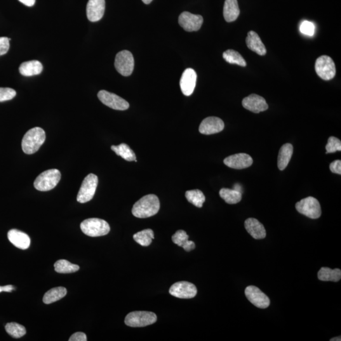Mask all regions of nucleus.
<instances>
[{
	"label": "nucleus",
	"instance_id": "nucleus-37",
	"mask_svg": "<svg viewBox=\"0 0 341 341\" xmlns=\"http://www.w3.org/2000/svg\"><path fill=\"white\" fill-rule=\"evenodd\" d=\"M300 30L302 34L313 36L315 32V25L314 23L309 22V21H304L301 24Z\"/></svg>",
	"mask_w": 341,
	"mask_h": 341
},
{
	"label": "nucleus",
	"instance_id": "nucleus-42",
	"mask_svg": "<svg viewBox=\"0 0 341 341\" xmlns=\"http://www.w3.org/2000/svg\"><path fill=\"white\" fill-rule=\"evenodd\" d=\"M1 291L3 292L10 293L11 291L15 290V287L12 285H7L4 286H1Z\"/></svg>",
	"mask_w": 341,
	"mask_h": 341
},
{
	"label": "nucleus",
	"instance_id": "nucleus-33",
	"mask_svg": "<svg viewBox=\"0 0 341 341\" xmlns=\"http://www.w3.org/2000/svg\"><path fill=\"white\" fill-rule=\"evenodd\" d=\"M54 266H55V271L60 274H70V273L78 271L80 269L79 265L74 264L66 260H58Z\"/></svg>",
	"mask_w": 341,
	"mask_h": 341
},
{
	"label": "nucleus",
	"instance_id": "nucleus-7",
	"mask_svg": "<svg viewBox=\"0 0 341 341\" xmlns=\"http://www.w3.org/2000/svg\"><path fill=\"white\" fill-rule=\"evenodd\" d=\"M98 185V176L94 174H89L85 178L82 183L78 195L77 201L80 203H86L93 199Z\"/></svg>",
	"mask_w": 341,
	"mask_h": 341
},
{
	"label": "nucleus",
	"instance_id": "nucleus-43",
	"mask_svg": "<svg viewBox=\"0 0 341 341\" xmlns=\"http://www.w3.org/2000/svg\"><path fill=\"white\" fill-rule=\"evenodd\" d=\"M234 190H237V191H239V192H240L242 193L241 188L240 186H239V185H235L234 187Z\"/></svg>",
	"mask_w": 341,
	"mask_h": 341
},
{
	"label": "nucleus",
	"instance_id": "nucleus-19",
	"mask_svg": "<svg viewBox=\"0 0 341 341\" xmlns=\"http://www.w3.org/2000/svg\"><path fill=\"white\" fill-rule=\"evenodd\" d=\"M247 232L256 239H262L266 236V230L264 227L255 218H248L244 222Z\"/></svg>",
	"mask_w": 341,
	"mask_h": 341
},
{
	"label": "nucleus",
	"instance_id": "nucleus-18",
	"mask_svg": "<svg viewBox=\"0 0 341 341\" xmlns=\"http://www.w3.org/2000/svg\"><path fill=\"white\" fill-rule=\"evenodd\" d=\"M105 0H89L87 4V16L91 22L100 20L104 15Z\"/></svg>",
	"mask_w": 341,
	"mask_h": 341
},
{
	"label": "nucleus",
	"instance_id": "nucleus-21",
	"mask_svg": "<svg viewBox=\"0 0 341 341\" xmlns=\"http://www.w3.org/2000/svg\"><path fill=\"white\" fill-rule=\"evenodd\" d=\"M246 46L250 50L258 55L264 56L267 53L266 48L263 44L259 36L254 31H250L247 35L246 39Z\"/></svg>",
	"mask_w": 341,
	"mask_h": 341
},
{
	"label": "nucleus",
	"instance_id": "nucleus-6",
	"mask_svg": "<svg viewBox=\"0 0 341 341\" xmlns=\"http://www.w3.org/2000/svg\"><path fill=\"white\" fill-rule=\"evenodd\" d=\"M298 213L313 220L321 217L322 210L318 200L313 197H307L296 204Z\"/></svg>",
	"mask_w": 341,
	"mask_h": 341
},
{
	"label": "nucleus",
	"instance_id": "nucleus-15",
	"mask_svg": "<svg viewBox=\"0 0 341 341\" xmlns=\"http://www.w3.org/2000/svg\"><path fill=\"white\" fill-rule=\"evenodd\" d=\"M225 128L224 122L220 117L211 116L206 117L202 121L199 126L200 133L204 135L221 132Z\"/></svg>",
	"mask_w": 341,
	"mask_h": 341
},
{
	"label": "nucleus",
	"instance_id": "nucleus-20",
	"mask_svg": "<svg viewBox=\"0 0 341 341\" xmlns=\"http://www.w3.org/2000/svg\"><path fill=\"white\" fill-rule=\"evenodd\" d=\"M9 241L16 248L26 250L30 246V239L25 232L17 229H11L8 232Z\"/></svg>",
	"mask_w": 341,
	"mask_h": 341
},
{
	"label": "nucleus",
	"instance_id": "nucleus-40",
	"mask_svg": "<svg viewBox=\"0 0 341 341\" xmlns=\"http://www.w3.org/2000/svg\"><path fill=\"white\" fill-rule=\"evenodd\" d=\"M87 340H87L86 335L81 332L74 334L69 339L70 341H86Z\"/></svg>",
	"mask_w": 341,
	"mask_h": 341
},
{
	"label": "nucleus",
	"instance_id": "nucleus-36",
	"mask_svg": "<svg viewBox=\"0 0 341 341\" xmlns=\"http://www.w3.org/2000/svg\"><path fill=\"white\" fill-rule=\"evenodd\" d=\"M16 95V91L13 89L0 88V102L12 100Z\"/></svg>",
	"mask_w": 341,
	"mask_h": 341
},
{
	"label": "nucleus",
	"instance_id": "nucleus-27",
	"mask_svg": "<svg viewBox=\"0 0 341 341\" xmlns=\"http://www.w3.org/2000/svg\"><path fill=\"white\" fill-rule=\"evenodd\" d=\"M318 278L322 281L338 282L341 279V270L322 267L318 272Z\"/></svg>",
	"mask_w": 341,
	"mask_h": 341
},
{
	"label": "nucleus",
	"instance_id": "nucleus-22",
	"mask_svg": "<svg viewBox=\"0 0 341 341\" xmlns=\"http://www.w3.org/2000/svg\"><path fill=\"white\" fill-rule=\"evenodd\" d=\"M240 13L237 0H226L223 15L225 19L227 22H234L238 17Z\"/></svg>",
	"mask_w": 341,
	"mask_h": 341
},
{
	"label": "nucleus",
	"instance_id": "nucleus-12",
	"mask_svg": "<svg viewBox=\"0 0 341 341\" xmlns=\"http://www.w3.org/2000/svg\"><path fill=\"white\" fill-rule=\"evenodd\" d=\"M247 299L258 309H265L269 307V297L257 287L249 286L244 291Z\"/></svg>",
	"mask_w": 341,
	"mask_h": 341
},
{
	"label": "nucleus",
	"instance_id": "nucleus-10",
	"mask_svg": "<svg viewBox=\"0 0 341 341\" xmlns=\"http://www.w3.org/2000/svg\"><path fill=\"white\" fill-rule=\"evenodd\" d=\"M98 96L99 100L103 104L115 110H126L130 107L129 103L124 99L107 91L102 90L99 92Z\"/></svg>",
	"mask_w": 341,
	"mask_h": 341
},
{
	"label": "nucleus",
	"instance_id": "nucleus-41",
	"mask_svg": "<svg viewBox=\"0 0 341 341\" xmlns=\"http://www.w3.org/2000/svg\"><path fill=\"white\" fill-rule=\"evenodd\" d=\"M18 1L27 6H34L35 3H36V0H18Z\"/></svg>",
	"mask_w": 341,
	"mask_h": 341
},
{
	"label": "nucleus",
	"instance_id": "nucleus-11",
	"mask_svg": "<svg viewBox=\"0 0 341 341\" xmlns=\"http://www.w3.org/2000/svg\"><path fill=\"white\" fill-rule=\"evenodd\" d=\"M171 295L182 299H190L197 294V289L194 284L181 281L173 284L169 291Z\"/></svg>",
	"mask_w": 341,
	"mask_h": 341
},
{
	"label": "nucleus",
	"instance_id": "nucleus-46",
	"mask_svg": "<svg viewBox=\"0 0 341 341\" xmlns=\"http://www.w3.org/2000/svg\"><path fill=\"white\" fill-rule=\"evenodd\" d=\"M2 292L1 286H0V293Z\"/></svg>",
	"mask_w": 341,
	"mask_h": 341
},
{
	"label": "nucleus",
	"instance_id": "nucleus-25",
	"mask_svg": "<svg viewBox=\"0 0 341 341\" xmlns=\"http://www.w3.org/2000/svg\"><path fill=\"white\" fill-rule=\"evenodd\" d=\"M189 236L183 230H178L173 235L172 241L173 243L179 246L183 247L185 251H190L195 248L194 241L189 240Z\"/></svg>",
	"mask_w": 341,
	"mask_h": 341
},
{
	"label": "nucleus",
	"instance_id": "nucleus-35",
	"mask_svg": "<svg viewBox=\"0 0 341 341\" xmlns=\"http://www.w3.org/2000/svg\"><path fill=\"white\" fill-rule=\"evenodd\" d=\"M326 154L334 153L336 151H341V142L339 138L335 136H330L329 138L328 144L326 145Z\"/></svg>",
	"mask_w": 341,
	"mask_h": 341
},
{
	"label": "nucleus",
	"instance_id": "nucleus-31",
	"mask_svg": "<svg viewBox=\"0 0 341 341\" xmlns=\"http://www.w3.org/2000/svg\"><path fill=\"white\" fill-rule=\"evenodd\" d=\"M133 239L136 243L142 246H148L151 244L152 239H154V231L152 229H147L142 231L136 232L133 235Z\"/></svg>",
	"mask_w": 341,
	"mask_h": 341
},
{
	"label": "nucleus",
	"instance_id": "nucleus-3",
	"mask_svg": "<svg viewBox=\"0 0 341 341\" xmlns=\"http://www.w3.org/2000/svg\"><path fill=\"white\" fill-rule=\"evenodd\" d=\"M81 229L85 234L91 237L105 236L110 231V227L107 221L98 218L84 221L81 224Z\"/></svg>",
	"mask_w": 341,
	"mask_h": 341
},
{
	"label": "nucleus",
	"instance_id": "nucleus-4",
	"mask_svg": "<svg viewBox=\"0 0 341 341\" xmlns=\"http://www.w3.org/2000/svg\"><path fill=\"white\" fill-rule=\"evenodd\" d=\"M61 173L58 169H49L37 176L34 183L35 189L41 192L52 190L60 182Z\"/></svg>",
	"mask_w": 341,
	"mask_h": 341
},
{
	"label": "nucleus",
	"instance_id": "nucleus-30",
	"mask_svg": "<svg viewBox=\"0 0 341 341\" xmlns=\"http://www.w3.org/2000/svg\"><path fill=\"white\" fill-rule=\"evenodd\" d=\"M185 197L190 203L194 205L195 206L199 208H202L205 201H206V197H205L203 192L199 190H189V191L186 192Z\"/></svg>",
	"mask_w": 341,
	"mask_h": 341
},
{
	"label": "nucleus",
	"instance_id": "nucleus-2",
	"mask_svg": "<svg viewBox=\"0 0 341 341\" xmlns=\"http://www.w3.org/2000/svg\"><path fill=\"white\" fill-rule=\"evenodd\" d=\"M45 140L46 133L43 129L40 127L30 129L22 138V148L23 152L27 154H34L45 142Z\"/></svg>",
	"mask_w": 341,
	"mask_h": 341
},
{
	"label": "nucleus",
	"instance_id": "nucleus-1",
	"mask_svg": "<svg viewBox=\"0 0 341 341\" xmlns=\"http://www.w3.org/2000/svg\"><path fill=\"white\" fill-rule=\"evenodd\" d=\"M160 209V202L156 195H145L133 205L132 214L138 218H147L156 215Z\"/></svg>",
	"mask_w": 341,
	"mask_h": 341
},
{
	"label": "nucleus",
	"instance_id": "nucleus-13",
	"mask_svg": "<svg viewBox=\"0 0 341 341\" xmlns=\"http://www.w3.org/2000/svg\"><path fill=\"white\" fill-rule=\"evenodd\" d=\"M179 24L187 32L197 31L201 29L204 18L201 15H194L189 11H184L179 16Z\"/></svg>",
	"mask_w": 341,
	"mask_h": 341
},
{
	"label": "nucleus",
	"instance_id": "nucleus-24",
	"mask_svg": "<svg viewBox=\"0 0 341 341\" xmlns=\"http://www.w3.org/2000/svg\"><path fill=\"white\" fill-rule=\"evenodd\" d=\"M43 70L41 63L37 60L23 62L20 65L19 72L23 76L30 77L41 74Z\"/></svg>",
	"mask_w": 341,
	"mask_h": 341
},
{
	"label": "nucleus",
	"instance_id": "nucleus-23",
	"mask_svg": "<svg viewBox=\"0 0 341 341\" xmlns=\"http://www.w3.org/2000/svg\"><path fill=\"white\" fill-rule=\"evenodd\" d=\"M293 154V147L291 143H286L279 150L277 157V166L281 171H283L288 166Z\"/></svg>",
	"mask_w": 341,
	"mask_h": 341
},
{
	"label": "nucleus",
	"instance_id": "nucleus-29",
	"mask_svg": "<svg viewBox=\"0 0 341 341\" xmlns=\"http://www.w3.org/2000/svg\"><path fill=\"white\" fill-rule=\"evenodd\" d=\"M220 195L221 198L229 204L239 203L242 199V193L234 189L224 188L220 190Z\"/></svg>",
	"mask_w": 341,
	"mask_h": 341
},
{
	"label": "nucleus",
	"instance_id": "nucleus-8",
	"mask_svg": "<svg viewBox=\"0 0 341 341\" xmlns=\"http://www.w3.org/2000/svg\"><path fill=\"white\" fill-rule=\"evenodd\" d=\"M315 71L318 76L324 81L334 79L336 74L335 62L331 57L323 55L317 58L315 65Z\"/></svg>",
	"mask_w": 341,
	"mask_h": 341
},
{
	"label": "nucleus",
	"instance_id": "nucleus-38",
	"mask_svg": "<svg viewBox=\"0 0 341 341\" xmlns=\"http://www.w3.org/2000/svg\"><path fill=\"white\" fill-rule=\"evenodd\" d=\"M10 48V40L8 37H0V56L5 55Z\"/></svg>",
	"mask_w": 341,
	"mask_h": 341
},
{
	"label": "nucleus",
	"instance_id": "nucleus-32",
	"mask_svg": "<svg viewBox=\"0 0 341 341\" xmlns=\"http://www.w3.org/2000/svg\"><path fill=\"white\" fill-rule=\"evenodd\" d=\"M223 58L230 64H236L241 67H246V62L243 56L233 49H228L223 55Z\"/></svg>",
	"mask_w": 341,
	"mask_h": 341
},
{
	"label": "nucleus",
	"instance_id": "nucleus-28",
	"mask_svg": "<svg viewBox=\"0 0 341 341\" xmlns=\"http://www.w3.org/2000/svg\"><path fill=\"white\" fill-rule=\"evenodd\" d=\"M112 149L113 151L116 153L117 156L121 157L127 161L137 162L135 153L126 143H121L119 145H112Z\"/></svg>",
	"mask_w": 341,
	"mask_h": 341
},
{
	"label": "nucleus",
	"instance_id": "nucleus-44",
	"mask_svg": "<svg viewBox=\"0 0 341 341\" xmlns=\"http://www.w3.org/2000/svg\"><path fill=\"white\" fill-rule=\"evenodd\" d=\"M341 338L340 336V337H337V338L331 339V340L330 341H341Z\"/></svg>",
	"mask_w": 341,
	"mask_h": 341
},
{
	"label": "nucleus",
	"instance_id": "nucleus-34",
	"mask_svg": "<svg viewBox=\"0 0 341 341\" xmlns=\"http://www.w3.org/2000/svg\"><path fill=\"white\" fill-rule=\"evenodd\" d=\"M6 333L11 337L18 339L23 337L26 334L25 327L15 322H10L5 326Z\"/></svg>",
	"mask_w": 341,
	"mask_h": 341
},
{
	"label": "nucleus",
	"instance_id": "nucleus-14",
	"mask_svg": "<svg viewBox=\"0 0 341 341\" xmlns=\"http://www.w3.org/2000/svg\"><path fill=\"white\" fill-rule=\"evenodd\" d=\"M242 105L246 110L254 114L265 112L269 108L266 101L262 96L252 94L242 101Z\"/></svg>",
	"mask_w": 341,
	"mask_h": 341
},
{
	"label": "nucleus",
	"instance_id": "nucleus-26",
	"mask_svg": "<svg viewBox=\"0 0 341 341\" xmlns=\"http://www.w3.org/2000/svg\"><path fill=\"white\" fill-rule=\"evenodd\" d=\"M67 289L63 288V287L54 288L45 293L42 301L45 304H51V303H55L62 299L67 295Z\"/></svg>",
	"mask_w": 341,
	"mask_h": 341
},
{
	"label": "nucleus",
	"instance_id": "nucleus-39",
	"mask_svg": "<svg viewBox=\"0 0 341 341\" xmlns=\"http://www.w3.org/2000/svg\"><path fill=\"white\" fill-rule=\"evenodd\" d=\"M330 169L332 172L338 175H341V160H336L330 164Z\"/></svg>",
	"mask_w": 341,
	"mask_h": 341
},
{
	"label": "nucleus",
	"instance_id": "nucleus-17",
	"mask_svg": "<svg viewBox=\"0 0 341 341\" xmlns=\"http://www.w3.org/2000/svg\"><path fill=\"white\" fill-rule=\"evenodd\" d=\"M253 159L250 155L239 153L231 155L224 160V163L229 168L236 169H243L252 165Z\"/></svg>",
	"mask_w": 341,
	"mask_h": 341
},
{
	"label": "nucleus",
	"instance_id": "nucleus-9",
	"mask_svg": "<svg viewBox=\"0 0 341 341\" xmlns=\"http://www.w3.org/2000/svg\"><path fill=\"white\" fill-rule=\"evenodd\" d=\"M115 68L124 77L130 76L134 69V58L130 51L123 50L117 54L115 58Z\"/></svg>",
	"mask_w": 341,
	"mask_h": 341
},
{
	"label": "nucleus",
	"instance_id": "nucleus-16",
	"mask_svg": "<svg viewBox=\"0 0 341 341\" xmlns=\"http://www.w3.org/2000/svg\"><path fill=\"white\" fill-rule=\"evenodd\" d=\"M197 75L194 69L187 68L183 73L180 79V88L183 95H192L196 86Z\"/></svg>",
	"mask_w": 341,
	"mask_h": 341
},
{
	"label": "nucleus",
	"instance_id": "nucleus-5",
	"mask_svg": "<svg viewBox=\"0 0 341 341\" xmlns=\"http://www.w3.org/2000/svg\"><path fill=\"white\" fill-rule=\"evenodd\" d=\"M157 321V316L154 313L145 311H136L126 315L124 323L131 328H143L152 325Z\"/></svg>",
	"mask_w": 341,
	"mask_h": 341
},
{
	"label": "nucleus",
	"instance_id": "nucleus-45",
	"mask_svg": "<svg viewBox=\"0 0 341 341\" xmlns=\"http://www.w3.org/2000/svg\"><path fill=\"white\" fill-rule=\"evenodd\" d=\"M142 1L145 4H149V3H151V2L152 1V0H142Z\"/></svg>",
	"mask_w": 341,
	"mask_h": 341
}]
</instances>
